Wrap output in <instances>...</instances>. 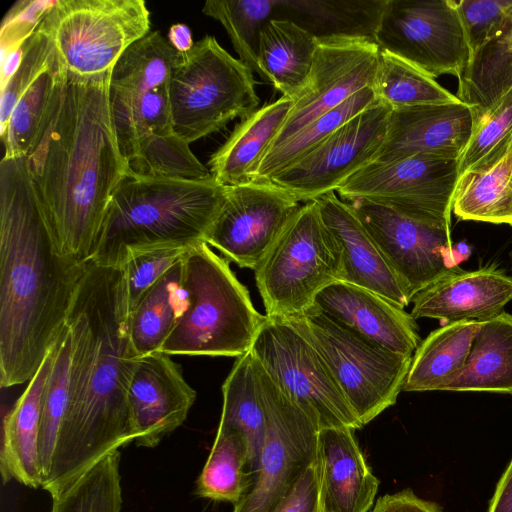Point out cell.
<instances>
[{
    "instance_id": "6da1fadb",
    "label": "cell",
    "mask_w": 512,
    "mask_h": 512,
    "mask_svg": "<svg viewBox=\"0 0 512 512\" xmlns=\"http://www.w3.org/2000/svg\"><path fill=\"white\" fill-rule=\"evenodd\" d=\"M129 319L124 270L91 261L66 319L71 335L67 407L41 487L52 497L103 457L136 441L128 392L139 357Z\"/></svg>"
},
{
    "instance_id": "7a4b0ae2",
    "label": "cell",
    "mask_w": 512,
    "mask_h": 512,
    "mask_svg": "<svg viewBox=\"0 0 512 512\" xmlns=\"http://www.w3.org/2000/svg\"><path fill=\"white\" fill-rule=\"evenodd\" d=\"M90 263V262H89ZM61 251L27 157L0 163V384L36 374L66 326L89 265Z\"/></svg>"
},
{
    "instance_id": "3957f363",
    "label": "cell",
    "mask_w": 512,
    "mask_h": 512,
    "mask_svg": "<svg viewBox=\"0 0 512 512\" xmlns=\"http://www.w3.org/2000/svg\"><path fill=\"white\" fill-rule=\"evenodd\" d=\"M110 73L68 72L61 100L26 156L61 251L81 264L92 261L109 201L129 170L109 106Z\"/></svg>"
},
{
    "instance_id": "277c9868",
    "label": "cell",
    "mask_w": 512,
    "mask_h": 512,
    "mask_svg": "<svg viewBox=\"0 0 512 512\" xmlns=\"http://www.w3.org/2000/svg\"><path fill=\"white\" fill-rule=\"evenodd\" d=\"M226 196L214 178L187 180L128 170L109 201L92 261L123 268L132 258L205 243Z\"/></svg>"
},
{
    "instance_id": "5b68a950",
    "label": "cell",
    "mask_w": 512,
    "mask_h": 512,
    "mask_svg": "<svg viewBox=\"0 0 512 512\" xmlns=\"http://www.w3.org/2000/svg\"><path fill=\"white\" fill-rule=\"evenodd\" d=\"M182 287L185 308L160 352L238 358L251 350L265 315L228 260L207 243L193 247L182 261Z\"/></svg>"
},
{
    "instance_id": "8992f818",
    "label": "cell",
    "mask_w": 512,
    "mask_h": 512,
    "mask_svg": "<svg viewBox=\"0 0 512 512\" xmlns=\"http://www.w3.org/2000/svg\"><path fill=\"white\" fill-rule=\"evenodd\" d=\"M253 71L213 36L180 53L169 82L174 133L190 144L249 116L259 106Z\"/></svg>"
},
{
    "instance_id": "52a82bcc",
    "label": "cell",
    "mask_w": 512,
    "mask_h": 512,
    "mask_svg": "<svg viewBox=\"0 0 512 512\" xmlns=\"http://www.w3.org/2000/svg\"><path fill=\"white\" fill-rule=\"evenodd\" d=\"M254 272L265 315L278 318L305 312L341 281V251L315 200L299 207Z\"/></svg>"
},
{
    "instance_id": "ba28073f",
    "label": "cell",
    "mask_w": 512,
    "mask_h": 512,
    "mask_svg": "<svg viewBox=\"0 0 512 512\" xmlns=\"http://www.w3.org/2000/svg\"><path fill=\"white\" fill-rule=\"evenodd\" d=\"M284 319L319 352L363 426L396 403L412 356L369 341L315 306Z\"/></svg>"
},
{
    "instance_id": "9c48e42d",
    "label": "cell",
    "mask_w": 512,
    "mask_h": 512,
    "mask_svg": "<svg viewBox=\"0 0 512 512\" xmlns=\"http://www.w3.org/2000/svg\"><path fill=\"white\" fill-rule=\"evenodd\" d=\"M150 25L143 0H56L39 22L67 71L78 76L109 72Z\"/></svg>"
},
{
    "instance_id": "30bf717a",
    "label": "cell",
    "mask_w": 512,
    "mask_h": 512,
    "mask_svg": "<svg viewBox=\"0 0 512 512\" xmlns=\"http://www.w3.org/2000/svg\"><path fill=\"white\" fill-rule=\"evenodd\" d=\"M250 351L319 430L363 427L319 352L286 319L265 315Z\"/></svg>"
},
{
    "instance_id": "8fae6325",
    "label": "cell",
    "mask_w": 512,
    "mask_h": 512,
    "mask_svg": "<svg viewBox=\"0 0 512 512\" xmlns=\"http://www.w3.org/2000/svg\"><path fill=\"white\" fill-rule=\"evenodd\" d=\"M254 364L266 412V434L257 472L233 512H270L317 460L319 429L255 358Z\"/></svg>"
},
{
    "instance_id": "7c38bea8",
    "label": "cell",
    "mask_w": 512,
    "mask_h": 512,
    "mask_svg": "<svg viewBox=\"0 0 512 512\" xmlns=\"http://www.w3.org/2000/svg\"><path fill=\"white\" fill-rule=\"evenodd\" d=\"M459 159L416 154L372 162L336 192L346 202L364 199L409 218L450 228Z\"/></svg>"
},
{
    "instance_id": "4fadbf2b",
    "label": "cell",
    "mask_w": 512,
    "mask_h": 512,
    "mask_svg": "<svg viewBox=\"0 0 512 512\" xmlns=\"http://www.w3.org/2000/svg\"><path fill=\"white\" fill-rule=\"evenodd\" d=\"M375 42L433 78L459 77L470 56L454 0H387Z\"/></svg>"
},
{
    "instance_id": "5bb4252c",
    "label": "cell",
    "mask_w": 512,
    "mask_h": 512,
    "mask_svg": "<svg viewBox=\"0 0 512 512\" xmlns=\"http://www.w3.org/2000/svg\"><path fill=\"white\" fill-rule=\"evenodd\" d=\"M391 108L376 102L344 123L270 182L300 203L336 192L371 164L384 143Z\"/></svg>"
},
{
    "instance_id": "9a60e30c",
    "label": "cell",
    "mask_w": 512,
    "mask_h": 512,
    "mask_svg": "<svg viewBox=\"0 0 512 512\" xmlns=\"http://www.w3.org/2000/svg\"><path fill=\"white\" fill-rule=\"evenodd\" d=\"M370 233L409 302L439 279L460 270L450 228L424 223L364 199L348 202Z\"/></svg>"
},
{
    "instance_id": "2e32d148",
    "label": "cell",
    "mask_w": 512,
    "mask_h": 512,
    "mask_svg": "<svg viewBox=\"0 0 512 512\" xmlns=\"http://www.w3.org/2000/svg\"><path fill=\"white\" fill-rule=\"evenodd\" d=\"M300 206L289 191L272 182L226 186L205 243L229 262L255 270Z\"/></svg>"
},
{
    "instance_id": "e0dca14e",
    "label": "cell",
    "mask_w": 512,
    "mask_h": 512,
    "mask_svg": "<svg viewBox=\"0 0 512 512\" xmlns=\"http://www.w3.org/2000/svg\"><path fill=\"white\" fill-rule=\"evenodd\" d=\"M380 48L367 39H320L309 82L294 99L279 134L267 151L339 106L365 87H372Z\"/></svg>"
},
{
    "instance_id": "ac0fdd59",
    "label": "cell",
    "mask_w": 512,
    "mask_h": 512,
    "mask_svg": "<svg viewBox=\"0 0 512 512\" xmlns=\"http://www.w3.org/2000/svg\"><path fill=\"white\" fill-rule=\"evenodd\" d=\"M196 399L181 367L160 351L139 357L128 400L139 446L153 448L186 420Z\"/></svg>"
},
{
    "instance_id": "d6986e66",
    "label": "cell",
    "mask_w": 512,
    "mask_h": 512,
    "mask_svg": "<svg viewBox=\"0 0 512 512\" xmlns=\"http://www.w3.org/2000/svg\"><path fill=\"white\" fill-rule=\"evenodd\" d=\"M474 129L473 113L461 101L393 109L384 143L373 162L416 154L460 159Z\"/></svg>"
},
{
    "instance_id": "ffe728a7",
    "label": "cell",
    "mask_w": 512,
    "mask_h": 512,
    "mask_svg": "<svg viewBox=\"0 0 512 512\" xmlns=\"http://www.w3.org/2000/svg\"><path fill=\"white\" fill-rule=\"evenodd\" d=\"M313 306L344 327L392 352L412 356L421 342L411 314L363 287L335 281L317 294Z\"/></svg>"
},
{
    "instance_id": "44dd1931",
    "label": "cell",
    "mask_w": 512,
    "mask_h": 512,
    "mask_svg": "<svg viewBox=\"0 0 512 512\" xmlns=\"http://www.w3.org/2000/svg\"><path fill=\"white\" fill-rule=\"evenodd\" d=\"M512 300V276L494 266L459 270L420 291L412 299L411 316L439 320L441 326L459 321H484L503 312Z\"/></svg>"
},
{
    "instance_id": "7402d4cb",
    "label": "cell",
    "mask_w": 512,
    "mask_h": 512,
    "mask_svg": "<svg viewBox=\"0 0 512 512\" xmlns=\"http://www.w3.org/2000/svg\"><path fill=\"white\" fill-rule=\"evenodd\" d=\"M315 201L341 251V281L368 289L405 308L410 303L407 296L351 205L336 192Z\"/></svg>"
},
{
    "instance_id": "603a6c76",
    "label": "cell",
    "mask_w": 512,
    "mask_h": 512,
    "mask_svg": "<svg viewBox=\"0 0 512 512\" xmlns=\"http://www.w3.org/2000/svg\"><path fill=\"white\" fill-rule=\"evenodd\" d=\"M349 428L319 430L317 460L324 512H369L379 480Z\"/></svg>"
},
{
    "instance_id": "cb8c5ba5",
    "label": "cell",
    "mask_w": 512,
    "mask_h": 512,
    "mask_svg": "<svg viewBox=\"0 0 512 512\" xmlns=\"http://www.w3.org/2000/svg\"><path fill=\"white\" fill-rule=\"evenodd\" d=\"M294 100L281 96L243 118L210 157L209 170L222 186L252 181L269 147L279 134Z\"/></svg>"
},
{
    "instance_id": "d4e9b609",
    "label": "cell",
    "mask_w": 512,
    "mask_h": 512,
    "mask_svg": "<svg viewBox=\"0 0 512 512\" xmlns=\"http://www.w3.org/2000/svg\"><path fill=\"white\" fill-rule=\"evenodd\" d=\"M54 356L53 346L3 422L0 469L3 482L15 479L41 487L38 460L40 408Z\"/></svg>"
},
{
    "instance_id": "484cf974",
    "label": "cell",
    "mask_w": 512,
    "mask_h": 512,
    "mask_svg": "<svg viewBox=\"0 0 512 512\" xmlns=\"http://www.w3.org/2000/svg\"><path fill=\"white\" fill-rule=\"evenodd\" d=\"M464 365L446 378L440 391H485L512 395V314L479 321Z\"/></svg>"
},
{
    "instance_id": "4316f807",
    "label": "cell",
    "mask_w": 512,
    "mask_h": 512,
    "mask_svg": "<svg viewBox=\"0 0 512 512\" xmlns=\"http://www.w3.org/2000/svg\"><path fill=\"white\" fill-rule=\"evenodd\" d=\"M318 40L296 23L270 19L261 31L258 74L282 96L295 99L307 86Z\"/></svg>"
},
{
    "instance_id": "83f0119b",
    "label": "cell",
    "mask_w": 512,
    "mask_h": 512,
    "mask_svg": "<svg viewBox=\"0 0 512 512\" xmlns=\"http://www.w3.org/2000/svg\"><path fill=\"white\" fill-rule=\"evenodd\" d=\"M387 0H278L274 17L287 19L317 40L375 36Z\"/></svg>"
},
{
    "instance_id": "f1b7e54d",
    "label": "cell",
    "mask_w": 512,
    "mask_h": 512,
    "mask_svg": "<svg viewBox=\"0 0 512 512\" xmlns=\"http://www.w3.org/2000/svg\"><path fill=\"white\" fill-rule=\"evenodd\" d=\"M223 406L218 428L240 433L248 447L251 478L258 469L266 434V412L252 352L235 361L222 385Z\"/></svg>"
},
{
    "instance_id": "f546056e",
    "label": "cell",
    "mask_w": 512,
    "mask_h": 512,
    "mask_svg": "<svg viewBox=\"0 0 512 512\" xmlns=\"http://www.w3.org/2000/svg\"><path fill=\"white\" fill-rule=\"evenodd\" d=\"M459 78L456 97L472 111L476 124L512 88V20L477 50Z\"/></svg>"
},
{
    "instance_id": "4dcf8cb0",
    "label": "cell",
    "mask_w": 512,
    "mask_h": 512,
    "mask_svg": "<svg viewBox=\"0 0 512 512\" xmlns=\"http://www.w3.org/2000/svg\"><path fill=\"white\" fill-rule=\"evenodd\" d=\"M68 71L56 52L49 66L28 87L0 133L3 157L27 156L54 114L64 91Z\"/></svg>"
},
{
    "instance_id": "1f68e13d",
    "label": "cell",
    "mask_w": 512,
    "mask_h": 512,
    "mask_svg": "<svg viewBox=\"0 0 512 512\" xmlns=\"http://www.w3.org/2000/svg\"><path fill=\"white\" fill-rule=\"evenodd\" d=\"M452 211L461 220L512 226V141L495 162L459 176Z\"/></svg>"
},
{
    "instance_id": "d6a6232c",
    "label": "cell",
    "mask_w": 512,
    "mask_h": 512,
    "mask_svg": "<svg viewBox=\"0 0 512 512\" xmlns=\"http://www.w3.org/2000/svg\"><path fill=\"white\" fill-rule=\"evenodd\" d=\"M480 322L467 320L433 330L417 347L403 391H434L465 363Z\"/></svg>"
},
{
    "instance_id": "836d02e7",
    "label": "cell",
    "mask_w": 512,
    "mask_h": 512,
    "mask_svg": "<svg viewBox=\"0 0 512 512\" xmlns=\"http://www.w3.org/2000/svg\"><path fill=\"white\" fill-rule=\"evenodd\" d=\"M183 258L130 311V340L138 357L160 351L185 308Z\"/></svg>"
},
{
    "instance_id": "e575fe53",
    "label": "cell",
    "mask_w": 512,
    "mask_h": 512,
    "mask_svg": "<svg viewBox=\"0 0 512 512\" xmlns=\"http://www.w3.org/2000/svg\"><path fill=\"white\" fill-rule=\"evenodd\" d=\"M372 87H365L345 102L318 117L263 156L253 178L254 182H270L279 172L319 145L331 133L376 103Z\"/></svg>"
},
{
    "instance_id": "d590c367",
    "label": "cell",
    "mask_w": 512,
    "mask_h": 512,
    "mask_svg": "<svg viewBox=\"0 0 512 512\" xmlns=\"http://www.w3.org/2000/svg\"><path fill=\"white\" fill-rule=\"evenodd\" d=\"M248 447L237 432L218 428L209 456L197 479L196 494L237 504L251 486Z\"/></svg>"
},
{
    "instance_id": "8d00e7d4",
    "label": "cell",
    "mask_w": 512,
    "mask_h": 512,
    "mask_svg": "<svg viewBox=\"0 0 512 512\" xmlns=\"http://www.w3.org/2000/svg\"><path fill=\"white\" fill-rule=\"evenodd\" d=\"M372 89L377 102L392 110L460 101L456 95L439 85L435 78L381 49Z\"/></svg>"
},
{
    "instance_id": "74e56055",
    "label": "cell",
    "mask_w": 512,
    "mask_h": 512,
    "mask_svg": "<svg viewBox=\"0 0 512 512\" xmlns=\"http://www.w3.org/2000/svg\"><path fill=\"white\" fill-rule=\"evenodd\" d=\"M53 363L43 392L38 435L41 487L47 480L64 420L68 400L71 335L67 326L53 345Z\"/></svg>"
},
{
    "instance_id": "f35d334b",
    "label": "cell",
    "mask_w": 512,
    "mask_h": 512,
    "mask_svg": "<svg viewBox=\"0 0 512 512\" xmlns=\"http://www.w3.org/2000/svg\"><path fill=\"white\" fill-rule=\"evenodd\" d=\"M52 500L51 512H121L120 451L100 459Z\"/></svg>"
},
{
    "instance_id": "ab89813d",
    "label": "cell",
    "mask_w": 512,
    "mask_h": 512,
    "mask_svg": "<svg viewBox=\"0 0 512 512\" xmlns=\"http://www.w3.org/2000/svg\"><path fill=\"white\" fill-rule=\"evenodd\" d=\"M277 5L278 0H208L202 12L221 23L239 59L258 73L260 34L274 17Z\"/></svg>"
},
{
    "instance_id": "60d3db41",
    "label": "cell",
    "mask_w": 512,
    "mask_h": 512,
    "mask_svg": "<svg viewBox=\"0 0 512 512\" xmlns=\"http://www.w3.org/2000/svg\"><path fill=\"white\" fill-rule=\"evenodd\" d=\"M512 141V88L476 124L459 159V176L495 162Z\"/></svg>"
},
{
    "instance_id": "b9f144b4",
    "label": "cell",
    "mask_w": 512,
    "mask_h": 512,
    "mask_svg": "<svg viewBox=\"0 0 512 512\" xmlns=\"http://www.w3.org/2000/svg\"><path fill=\"white\" fill-rule=\"evenodd\" d=\"M23 57L15 74L1 86L0 133L8 123L18 100L38 76L49 66L56 48L46 32L37 26L23 45Z\"/></svg>"
},
{
    "instance_id": "7bdbcfd3",
    "label": "cell",
    "mask_w": 512,
    "mask_h": 512,
    "mask_svg": "<svg viewBox=\"0 0 512 512\" xmlns=\"http://www.w3.org/2000/svg\"><path fill=\"white\" fill-rule=\"evenodd\" d=\"M470 53L500 34L512 0H454Z\"/></svg>"
},
{
    "instance_id": "ee69618b",
    "label": "cell",
    "mask_w": 512,
    "mask_h": 512,
    "mask_svg": "<svg viewBox=\"0 0 512 512\" xmlns=\"http://www.w3.org/2000/svg\"><path fill=\"white\" fill-rule=\"evenodd\" d=\"M189 250L173 248L147 252L135 256L121 268L125 274L129 311Z\"/></svg>"
},
{
    "instance_id": "f6af8a7d",
    "label": "cell",
    "mask_w": 512,
    "mask_h": 512,
    "mask_svg": "<svg viewBox=\"0 0 512 512\" xmlns=\"http://www.w3.org/2000/svg\"><path fill=\"white\" fill-rule=\"evenodd\" d=\"M54 1H18L6 14L1 28V49L23 45L36 30Z\"/></svg>"
},
{
    "instance_id": "bcb514c9",
    "label": "cell",
    "mask_w": 512,
    "mask_h": 512,
    "mask_svg": "<svg viewBox=\"0 0 512 512\" xmlns=\"http://www.w3.org/2000/svg\"><path fill=\"white\" fill-rule=\"evenodd\" d=\"M270 512H324L318 460L307 467Z\"/></svg>"
},
{
    "instance_id": "7dc6e473",
    "label": "cell",
    "mask_w": 512,
    "mask_h": 512,
    "mask_svg": "<svg viewBox=\"0 0 512 512\" xmlns=\"http://www.w3.org/2000/svg\"><path fill=\"white\" fill-rule=\"evenodd\" d=\"M369 512H442L434 502L418 497L412 490L404 489L378 498Z\"/></svg>"
},
{
    "instance_id": "c3c4849f",
    "label": "cell",
    "mask_w": 512,
    "mask_h": 512,
    "mask_svg": "<svg viewBox=\"0 0 512 512\" xmlns=\"http://www.w3.org/2000/svg\"><path fill=\"white\" fill-rule=\"evenodd\" d=\"M487 512H512V459L499 479Z\"/></svg>"
},
{
    "instance_id": "681fc988",
    "label": "cell",
    "mask_w": 512,
    "mask_h": 512,
    "mask_svg": "<svg viewBox=\"0 0 512 512\" xmlns=\"http://www.w3.org/2000/svg\"><path fill=\"white\" fill-rule=\"evenodd\" d=\"M23 45L2 52L1 86H3L19 68L23 57Z\"/></svg>"
},
{
    "instance_id": "f907efd6",
    "label": "cell",
    "mask_w": 512,
    "mask_h": 512,
    "mask_svg": "<svg viewBox=\"0 0 512 512\" xmlns=\"http://www.w3.org/2000/svg\"><path fill=\"white\" fill-rule=\"evenodd\" d=\"M168 41L179 53L189 51L194 45L190 29L182 23L171 26L168 32Z\"/></svg>"
},
{
    "instance_id": "816d5d0a",
    "label": "cell",
    "mask_w": 512,
    "mask_h": 512,
    "mask_svg": "<svg viewBox=\"0 0 512 512\" xmlns=\"http://www.w3.org/2000/svg\"><path fill=\"white\" fill-rule=\"evenodd\" d=\"M453 256L456 263L465 261L471 255V247L466 242H459L452 246Z\"/></svg>"
},
{
    "instance_id": "f5cc1de1",
    "label": "cell",
    "mask_w": 512,
    "mask_h": 512,
    "mask_svg": "<svg viewBox=\"0 0 512 512\" xmlns=\"http://www.w3.org/2000/svg\"><path fill=\"white\" fill-rule=\"evenodd\" d=\"M507 17L512 20V4L506 9Z\"/></svg>"
},
{
    "instance_id": "db71d44e",
    "label": "cell",
    "mask_w": 512,
    "mask_h": 512,
    "mask_svg": "<svg viewBox=\"0 0 512 512\" xmlns=\"http://www.w3.org/2000/svg\"><path fill=\"white\" fill-rule=\"evenodd\" d=\"M510 256H511V262H512V252H511Z\"/></svg>"
}]
</instances>
